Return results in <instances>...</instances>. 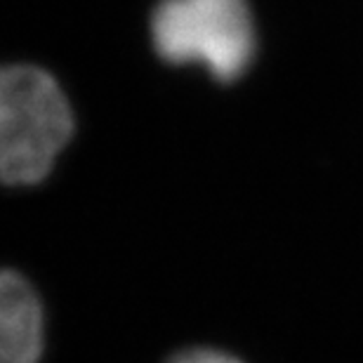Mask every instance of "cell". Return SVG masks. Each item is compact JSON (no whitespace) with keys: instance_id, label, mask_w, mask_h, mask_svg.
I'll return each mask as SVG.
<instances>
[{"instance_id":"cell-1","label":"cell","mask_w":363,"mask_h":363,"mask_svg":"<svg viewBox=\"0 0 363 363\" xmlns=\"http://www.w3.org/2000/svg\"><path fill=\"white\" fill-rule=\"evenodd\" d=\"M0 182L40 184L74 135V111L60 83L38 67H0Z\"/></svg>"},{"instance_id":"cell-2","label":"cell","mask_w":363,"mask_h":363,"mask_svg":"<svg viewBox=\"0 0 363 363\" xmlns=\"http://www.w3.org/2000/svg\"><path fill=\"white\" fill-rule=\"evenodd\" d=\"M156 52L170 64H199L234 83L255 57V21L245 0H163L151 17Z\"/></svg>"},{"instance_id":"cell-3","label":"cell","mask_w":363,"mask_h":363,"mask_svg":"<svg viewBox=\"0 0 363 363\" xmlns=\"http://www.w3.org/2000/svg\"><path fill=\"white\" fill-rule=\"evenodd\" d=\"M45 350V309L24 274L0 267V363H38Z\"/></svg>"},{"instance_id":"cell-4","label":"cell","mask_w":363,"mask_h":363,"mask_svg":"<svg viewBox=\"0 0 363 363\" xmlns=\"http://www.w3.org/2000/svg\"><path fill=\"white\" fill-rule=\"evenodd\" d=\"M165 363H243L234 354L217 350V347H186L175 352Z\"/></svg>"}]
</instances>
